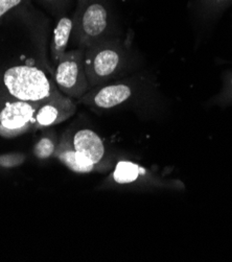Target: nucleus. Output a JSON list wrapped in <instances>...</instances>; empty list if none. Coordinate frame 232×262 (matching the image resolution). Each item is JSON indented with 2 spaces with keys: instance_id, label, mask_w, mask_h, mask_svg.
<instances>
[{
  "instance_id": "1",
  "label": "nucleus",
  "mask_w": 232,
  "mask_h": 262,
  "mask_svg": "<svg viewBox=\"0 0 232 262\" xmlns=\"http://www.w3.org/2000/svg\"><path fill=\"white\" fill-rule=\"evenodd\" d=\"M71 41L84 48L114 38L115 18L110 0H77L72 17Z\"/></svg>"
},
{
  "instance_id": "2",
  "label": "nucleus",
  "mask_w": 232,
  "mask_h": 262,
  "mask_svg": "<svg viewBox=\"0 0 232 262\" xmlns=\"http://www.w3.org/2000/svg\"><path fill=\"white\" fill-rule=\"evenodd\" d=\"M130 61V50L118 37L99 41L85 49V70L89 88L108 84L120 75Z\"/></svg>"
},
{
  "instance_id": "3",
  "label": "nucleus",
  "mask_w": 232,
  "mask_h": 262,
  "mask_svg": "<svg viewBox=\"0 0 232 262\" xmlns=\"http://www.w3.org/2000/svg\"><path fill=\"white\" fill-rule=\"evenodd\" d=\"M2 81L7 94L20 100L40 101L60 91L42 69L31 65L9 67Z\"/></svg>"
},
{
  "instance_id": "4",
  "label": "nucleus",
  "mask_w": 232,
  "mask_h": 262,
  "mask_svg": "<svg viewBox=\"0 0 232 262\" xmlns=\"http://www.w3.org/2000/svg\"><path fill=\"white\" fill-rule=\"evenodd\" d=\"M85 49L76 48L66 51L56 63L55 83L66 96L79 100L89 90L85 70Z\"/></svg>"
},
{
  "instance_id": "5",
  "label": "nucleus",
  "mask_w": 232,
  "mask_h": 262,
  "mask_svg": "<svg viewBox=\"0 0 232 262\" xmlns=\"http://www.w3.org/2000/svg\"><path fill=\"white\" fill-rule=\"evenodd\" d=\"M40 101L20 100L8 95L0 104V136L15 138L36 129Z\"/></svg>"
},
{
  "instance_id": "6",
  "label": "nucleus",
  "mask_w": 232,
  "mask_h": 262,
  "mask_svg": "<svg viewBox=\"0 0 232 262\" xmlns=\"http://www.w3.org/2000/svg\"><path fill=\"white\" fill-rule=\"evenodd\" d=\"M135 92L133 83L120 81L92 88L77 101L93 110L107 111L123 106L134 97Z\"/></svg>"
},
{
  "instance_id": "7",
  "label": "nucleus",
  "mask_w": 232,
  "mask_h": 262,
  "mask_svg": "<svg viewBox=\"0 0 232 262\" xmlns=\"http://www.w3.org/2000/svg\"><path fill=\"white\" fill-rule=\"evenodd\" d=\"M75 112L76 102L74 99L59 91L51 97L40 101L36 115V129L62 123L72 117Z\"/></svg>"
},
{
  "instance_id": "8",
  "label": "nucleus",
  "mask_w": 232,
  "mask_h": 262,
  "mask_svg": "<svg viewBox=\"0 0 232 262\" xmlns=\"http://www.w3.org/2000/svg\"><path fill=\"white\" fill-rule=\"evenodd\" d=\"M70 139L74 149L88 161L102 168L104 171H107L112 167V162L107 159L105 143L94 130L90 128H81L76 130Z\"/></svg>"
},
{
  "instance_id": "9",
  "label": "nucleus",
  "mask_w": 232,
  "mask_h": 262,
  "mask_svg": "<svg viewBox=\"0 0 232 262\" xmlns=\"http://www.w3.org/2000/svg\"><path fill=\"white\" fill-rule=\"evenodd\" d=\"M55 158H57L69 170L76 173L104 172V169L88 161L80 152L74 149L71 139L66 136V134L58 143Z\"/></svg>"
},
{
  "instance_id": "10",
  "label": "nucleus",
  "mask_w": 232,
  "mask_h": 262,
  "mask_svg": "<svg viewBox=\"0 0 232 262\" xmlns=\"http://www.w3.org/2000/svg\"><path fill=\"white\" fill-rule=\"evenodd\" d=\"M58 18L59 19L56 23L53 38H51L50 42L51 59H53L55 63H57L66 52V48L71 39L73 28V20L71 17L64 14Z\"/></svg>"
},
{
  "instance_id": "11",
  "label": "nucleus",
  "mask_w": 232,
  "mask_h": 262,
  "mask_svg": "<svg viewBox=\"0 0 232 262\" xmlns=\"http://www.w3.org/2000/svg\"><path fill=\"white\" fill-rule=\"evenodd\" d=\"M153 177L141 166L130 161H120L114 167L111 180L117 185H129L151 180Z\"/></svg>"
},
{
  "instance_id": "12",
  "label": "nucleus",
  "mask_w": 232,
  "mask_h": 262,
  "mask_svg": "<svg viewBox=\"0 0 232 262\" xmlns=\"http://www.w3.org/2000/svg\"><path fill=\"white\" fill-rule=\"evenodd\" d=\"M58 140L54 133H48L41 137L34 147V155L38 160L55 158L58 147Z\"/></svg>"
},
{
  "instance_id": "13",
  "label": "nucleus",
  "mask_w": 232,
  "mask_h": 262,
  "mask_svg": "<svg viewBox=\"0 0 232 262\" xmlns=\"http://www.w3.org/2000/svg\"><path fill=\"white\" fill-rule=\"evenodd\" d=\"M232 5V0H197V9L206 18H216Z\"/></svg>"
},
{
  "instance_id": "14",
  "label": "nucleus",
  "mask_w": 232,
  "mask_h": 262,
  "mask_svg": "<svg viewBox=\"0 0 232 262\" xmlns=\"http://www.w3.org/2000/svg\"><path fill=\"white\" fill-rule=\"evenodd\" d=\"M30 5V0H0V24L9 15Z\"/></svg>"
},
{
  "instance_id": "15",
  "label": "nucleus",
  "mask_w": 232,
  "mask_h": 262,
  "mask_svg": "<svg viewBox=\"0 0 232 262\" xmlns=\"http://www.w3.org/2000/svg\"><path fill=\"white\" fill-rule=\"evenodd\" d=\"M215 103L222 107L232 104V71L228 72L224 77V85L218 96L215 98Z\"/></svg>"
},
{
  "instance_id": "16",
  "label": "nucleus",
  "mask_w": 232,
  "mask_h": 262,
  "mask_svg": "<svg viewBox=\"0 0 232 262\" xmlns=\"http://www.w3.org/2000/svg\"><path fill=\"white\" fill-rule=\"evenodd\" d=\"M38 2L53 15L61 16L65 14L72 0H38Z\"/></svg>"
},
{
  "instance_id": "17",
  "label": "nucleus",
  "mask_w": 232,
  "mask_h": 262,
  "mask_svg": "<svg viewBox=\"0 0 232 262\" xmlns=\"http://www.w3.org/2000/svg\"><path fill=\"white\" fill-rule=\"evenodd\" d=\"M25 157L23 154L14 152L0 156V167L2 168H15L22 165L25 162Z\"/></svg>"
}]
</instances>
